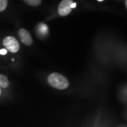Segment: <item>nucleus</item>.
<instances>
[{"label": "nucleus", "mask_w": 127, "mask_h": 127, "mask_svg": "<svg viewBox=\"0 0 127 127\" xmlns=\"http://www.w3.org/2000/svg\"><path fill=\"white\" fill-rule=\"evenodd\" d=\"M48 81L52 87L58 90H65L69 85L67 78L62 74L57 72L52 73L49 75Z\"/></svg>", "instance_id": "nucleus-1"}, {"label": "nucleus", "mask_w": 127, "mask_h": 127, "mask_svg": "<svg viewBox=\"0 0 127 127\" xmlns=\"http://www.w3.org/2000/svg\"><path fill=\"white\" fill-rule=\"evenodd\" d=\"M3 45L8 50L12 53L17 52L20 50V44L15 37L12 36H6L3 39Z\"/></svg>", "instance_id": "nucleus-2"}, {"label": "nucleus", "mask_w": 127, "mask_h": 127, "mask_svg": "<svg viewBox=\"0 0 127 127\" xmlns=\"http://www.w3.org/2000/svg\"><path fill=\"white\" fill-rule=\"evenodd\" d=\"M73 3L72 0H63L58 6V13L61 16H66L70 13L72 8L71 5Z\"/></svg>", "instance_id": "nucleus-3"}, {"label": "nucleus", "mask_w": 127, "mask_h": 127, "mask_svg": "<svg viewBox=\"0 0 127 127\" xmlns=\"http://www.w3.org/2000/svg\"><path fill=\"white\" fill-rule=\"evenodd\" d=\"M18 35L21 42L25 45L30 46L32 44V39L30 32L27 30L24 29V28H21L19 31Z\"/></svg>", "instance_id": "nucleus-4"}, {"label": "nucleus", "mask_w": 127, "mask_h": 127, "mask_svg": "<svg viewBox=\"0 0 127 127\" xmlns=\"http://www.w3.org/2000/svg\"><path fill=\"white\" fill-rule=\"evenodd\" d=\"M35 32L37 36L39 38H44L48 34V27L44 23H39L36 25Z\"/></svg>", "instance_id": "nucleus-5"}, {"label": "nucleus", "mask_w": 127, "mask_h": 127, "mask_svg": "<svg viewBox=\"0 0 127 127\" xmlns=\"http://www.w3.org/2000/svg\"><path fill=\"white\" fill-rule=\"evenodd\" d=\"M9 84L7 77L3 74H0V87L5 88L8 87Z\"/></svg>", "instance_id": "nucleus-6"}, {"label": "nucleus", "mask_w": 127, "mask_h": 127, "mask_svg": "<svg viewBox=\"0 0 127 127\" xmlns=\"http://www.w3.org/2000/svg\"><path fill=\"white\" fill-rule=\"evenodd\" d=\"M27 4L31 6L39 5L41 3V0H24Z\"/></svg>", "instance_id": "nucleus-7"}, {"label": "nucleus", "mask_w": 127, "mask_h": 127, "mask_svg": "<svg viewBox=\"0 0 127 127\" xmlns=\"http://www.w3.org/2000/svg\"><path fill=\"white\" fill-rule=\"evenodd\" d=\"M8 5V0H0V12L4 11Z\"/></svg>", "instance_id": "nucleus-8"}, {"label": "nucleus", "mask_w": 127, "mask_h": 127, "mask_svg": "<svg viewBox=\"0 0 127 127\" xmlns=\"http://www.w3.org/2000/svg\"><path fill=\"white\" fill-rule=\"evenodd\" d=\"M7 53V50L6 49H1L0 50V54L1 55H5Z\"/></svg>", "instance_id": "nucleus-9"}, {"label": "nucleus", "mask_w": 127, "mask_h": 127, "mask_svg": "<svg viewBox=\"0 0 127 127\" xmlns=\"http://www.w3.org/2000/svg\"><path fill=\"white\" fill-rule=\"evenodd\" d=\"M76 5H77V4H76V3H72V4L71 5V8H75V7H76Z\"/></svg>", "instance_id": "nucleus-10"}, {"label": "nucleus", "mask_w": 127, "mask_h": 127, "mask_svg": "<svg viewBox=\"0 0 127 127\" xmlns=\"http://www.w3.org/2000/svg\"><path fill=\"white\" fill-rule=\"evenodd\" d=\"M1 88H0V95H1Z\"/></svg>", "instance_id": "nucleus-11"}, {"label": "nucleus", "mask_w": 127, "mask_h": 127, "mask_svg": "<svg viewBox=\"0 0 127 127\" xmlns=\"http://www.w3.org/2000/svg\"><path fill=\"white\" fill-rule=\"evenodd\" d=\"M98 1H104V0H98Z\"/></svg>", "instance_id": "nucleus-12"}, {"label": "nucleus", "mask_w": 127, "mask_h": 127, "mask_svg": "<svg viewBox=\"0 0 127 127\" xmlns=\"http://www.w3.org/2000/svg\"><path fill=\"white\" fill-rule=\"evenodd\" d=\"M12 61H14V58H12Z\"/></svg>", "instance_id": "nucleus-13"}]
</instances>
